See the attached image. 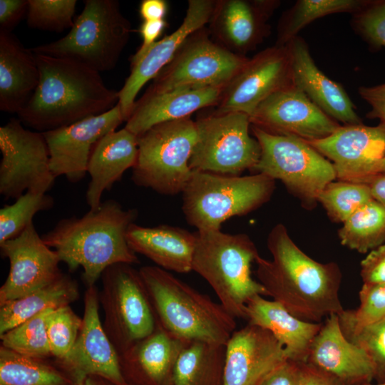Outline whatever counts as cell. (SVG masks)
Masks as SVG:
<instances>
[{
	"mask_svg": "<svg viewBox=\"0 0 385 385\" xmlns=\"http://www.w3.org/2000/svg\"><path fill=\"white\" fill-rule=\"evenodd\" d=\"M267 245L272 260L259 255L256 276L268 296L289 313L310 322L320 323L344 311L339 297L342 272L336 262H319L304 253L282 224L273 227Z\"/></svg>",
	"mask_w": 385,
	"mask_h": 385,
	"instance_id": "obj_1",
	"label": "cell"
},
{
	"mask_svg": "<svg viewBox=\"0 0 385 385\" xmlns=\"http://www.w3.org/2000/svg\"><path fill=\"white\" fill-rule=\"evenodd\" d=\"M34 53L39 81L17 114L24 125L43 133L102 114L118 104V91L108 88L97 71L73 59Z\"/></svg>",
	"mask_w": 385,
	"mask_h": 385,
	"instance_id": "obj_2",
	"label": "cell"
},
{
	"mask_svg": "<svg viewBox=\"0 0 385 385\" xmlns=\"http://www.w3.org/2000/svg\"><path fill=\"white\" fill-rule=\"evenodd\" d=\"M138 215L136 209H125L116 200H108L81 217L60 220L41 237L70 271L83 269L82 277L88 287L96 285L113 265L140 262L126 239Z\"/></svg>",
	"mask_w": 385,
	"mask_h": 385,
	"instance_id": "obj_3",
	"label": "cell"
},
{
	"mask_svg": "<svg viewBox=\"0 0 385 385\" xmlns=\"http://www.w3.org/2000/svg\"><path fill=\"white\" fill-rule=\"evenodd\" d=\"M139 272L165 329L186 341L226 345L236 330V318L220 302L158 266H143Z\"/></svg>",
	"mask_w": 385,
	"mask_h": 385,
	"instance_id": "obj_4",
	"label": "cell"
},
{
	"mask_svg": "<svg viewBox=\"0 0 385 385\" xmlns=\"http://www.w3.org/2000/svg\"><path fill=\"white\" fill-rule=\"evenodd\" d=\"M195 233L192 271L207 282L231 315L245 319L248 300L257 294L268 296L252 277V263L260 255L255 244L244 233L233 235L221 230Z\"/></svg>",
	"mask_w": 385,
	"mask_h": 385,
	"instance_id": "obj_5",
	"label": "cell"
},
{
	"mask_svg": "<svg viewBox=\"0 0 385 385\" xmlns=\"http://www.w3.org/2000/svg\"><path fill=\"white\" fill-rule=\"evenodd\" d=\"M274 186L275 180L262 173L242 176L192 170L182 192V210L197 231L220 230L230 217L266 203Z\"/></svg>",
	"mask_w": 385,
	"mask_h": 385,
	"instance_id": "obj_6",
	"label": "cell"
},
{
	"mask_svg": "<svg viewBox=\"0 0 385 385\" xmlns=\"http://www.w3.org/2000/svg\"><path fill=\"white\" fill-rule=\"evenodd\" d=\"M132 32L116 0H86L81 13L63 38L31 48L35 53L66 58L98 72L112 70Z\"/></svg>",
	"mask_w": 385,
	"mask_h": 385,
	"instance_id": "obj_7",
	"label": "cell"
},
{
	"mask_svg": "<svg viewBox=\"0 0 385 385\" xmlns=\"http://www.w3.org/2000/svg\"><path fill=\"white\" fill-rule=\"evenodd\" d=\"M138 137V153L131 179L161 195L183 192L192 170L189 162L197 140L190 117L157 124Z\"/></svg>",
	"mask_w": 385,
	"mask_h": 385,
	"instance_id": "obj_8",
	"label": "cell"
},
{
	"mask_svg": "<svg viewBox=\"0 0 385 385\" xmlns=\"http://www.w3.org/2000/svg\"><path fill=\"white\" fill-rule=\"evenodd\" d=\"M260 146L253 171L279 180L307 207H312L325 186L337 179L333 164L306 140L275 135L251 125Z\"/></svg>",
	"mask_w": 385,
	"mask_h": 385,
	"instance_id": "obj_9",
	"label": "cell"
},
{
	"mask_svg": "<svg viewBox=\"0 0 385 385\" xmlns=\"http://www.w3.org/2000/svg\"><path fill=\"white\" fill-rule=\"evenodd\" d=\"M101 279L103 326L120 355L154 332L156 316L140 273L132 265H113Z\"/></svg>",
	"mask_w": 385,
	"mask_h": 385,
	"instance_id": "obj_10",
	"label": "cell"
},
{
	"mask_svg": "<svg viewBox=\"0 0 385 385\" xmlns=\"http://www.w3.org/2000/svg\"><path fill=\"white\" fill-rule=\"evenodd\" d=\"M195 123L197 140L189 162L192 170L240 175L254 170L261 150L250 134L249 115L213 111Z\"/></svg>",
	"mask_w": 385,
	"mask_h": 385,
	"instance_id": "obj_11",
	"label": "cell"
},
{
	"mask_svg": "<svg viewBox=\"0 0 385 385\" xmlns=\"http://www.w3.org/2000/svg\"><path fill=\"white\" fill-rule=\"evenodd\" d=\"M205 27L190 34L145 92L180 87L223 89L249 61L217 43Z\"/></svg>",
	"mask_w": 385,
	"mask_h": 385,
	"instance_id": "obj_12",
	"label": "cell"
},
{
	"mask_svg": "<svg viewBox=\"0 0 385 385\" xmlns=\"http://www.w3.org/2000/svg\"><path fill=\"white\" fill-rule=\"evenodd\" d=\"M0 194L17 199L26 192L46 193L56 178L43 133L24 127L12 118L0 127Z\"/></svg>",
	"mask_w": 385,
	"mask_h": 385,
	"instance_id": "obj_13",
	"label": "cell"
},
{
	"mask_svg": "<svg viewBox=\"0 0 385 385\" xmlns=\"http://www.w3.org/2000/svg\"><path fill=\"white\" fill-rule=\"evenodd\" d=\"M294 85L286 46L267 48L250 58L222 89L215 111L241 112L250 116L274 93Z\"/></svg>",
	"mask_w": 385,
	"mask_h": 385,
	"instance_id": "obj_14",
	"label": "cell"
},
{
	"mask_svg": "<svg viewBox=\"0 0 385 385\" xmlns=\"http://www.w3.org/2000/svg\"><path fill=\"white\" fill-rule=\"evenodd\" d=\"M250 120L251 125L270 133L306 141L324 138L341 126L294 84L267 98Z\"/></svg>",
	"mask_w": 385,
	"mask_h": 385,
	"instance_id": "obj_15",
	"label": "cell"
},
{
	"mask_svg": "<svg viewBox=\"0 0 385 385\" xmlns=\"http://www.w3.org/2000/svg\"><path fill=\"white\" fill-rule=\"evenodd\" d=\"M0 248L9 261L8 276L0 288V305L38 290L63 274L57 252L45 243L33 222L16 238L1 243Z\"/></svg>",
	"mask_w": 385,
	"mask_h": 385,
	"instance_id": "obj_16",
	"label": "cell"
},
{
	"mask_svg": "<svg viewBox=\"0 0 385 385\" xmlns=\"http://www.w3.org/2000/svg\"><path fill=\"white\" fill-rule=\"evenodd\" d=\"M99 304L96 286L87 287L82 325L77 340L63 359L54 361L75 383L88 375H97L116 385H128L121 374L119 355L101 322Z\"/></svg>",
	"mask_w": 385,
	"mask_h": 385,
	"instance_id": "obj_17",
	"label": "cell"
},
{
	"mask_svg": "<svg viewBox=\"0 0 385 385\" xmlns=\"http://www.w3.org/2000/svg\"><path fill=\"white\" fill-rule=\"evenodd\" d=\"M123 121L118 103L102 114L43 132L50 155V168L55 178L64 176L73 183L84 178L94 145Z\"/></svg>",
	"mask_w": 385,
	"mask_h": 385,
	"instance_id": "obj_18",
	"label": "cell"
},
{
	"mask_svg": "<svg viewBox=\"0 0 385 385\" xmlns=\"http://www.w3.org/2000/svg\"><path fill=\"white\" fill-rule=\"evenodd\" d=\"M307 142L331 160L337 179L366 183L385 156V124L341 125L324 138Z\"/></svg>",
	"mask_w": 385,
	"mask_h": 385,
	"instance_id": "obj_19",
	"label": "cell"
},
{
	"mask_svg": "<svg viewBox=\"0 0 385 385\" xmlns=\"http://www.w3.org/2000/svg\"><path fill=\"white\" fill-rule=\"evenodd\" d=\"M279 4L277 0H215L209 33L228 51L245 56L268 36L267 22Z\"/></svg>",
	"mask_w": 385,
	"mask_h": 385,
	"instance_id": "obj_20",
	"label": "cell"
},
{
	"mask_svg": "<svg viewBox=\"0 0 385 385\" xmlns=\"http://www.w3.org/2000/svg\"><path fill=\"white\" fill-rule=\"evenodd\" d=\"M215 0H189L183 22L170 34L153 43L145 53L130 63V73L118 91V105L124 120L130 116L135 98L150 80L171 61L185 39L208 24Z\"/></svg>",
	"mask_w": 385,
	"mask_h": 385,
	"instance_id": "obj_21",
	"label": "cell"
},
{
	"mask_svg": "<svg viewBox=\"0 0 385 385\" xmlns=\"http://www.w3.org/2000/svg\"><path fill=\"white\" fill-rule=\"evenodd\" d=\"M225 347L224 385H257L289 359L270 332L250 323L235 330Z\"/></svg>",
	"mask_w": 385,
	"mask_h": 385,
	"instance_id": "obj_22",
	"label": "cell"
},
{
	"mask_svg": "<svg viewBox=\"0 0 385 385\" xmlns=\"http://www.w3.org/2000/svg\"><path fill=\"white\" fill-rule=\"evenodd\" d=\"M345 385L374 381L373 365L364 351L343 334L337 314L327 317L310 346L307 362Z\"/></svg>",
	"mask_w": 385,
	"mask_h": 385,
	"instance_id": "obj_23",
	"label": "cell"
},
{
	"mask_svg": "<svg viewBox=\"0 0 385 385\" xmlns=\"http://www.w3.org/2000/svg\"><path fill=\"white\" fill-rule=\"evenodd\" d=\"M190 342L173 336L157 321L154 332L119 355L128 385H172L179 354Z\"/></svg>",
	"mask_w": 385,
	"mask_h": 385,
	"instance_id": "obj_24",
	"label": "cell"
},
{
	"mask_svg": "<svg viewBox=\"0 0 385 385\" xmlns=\"http://www.w3.org/2000/svg\"><path fill=\"white\" fill-rule=\"evenodd\" d=\"M285 46L290 55L294 86L336 121L344 125L362 123L344 87L317 66L305 41L297 36Z\"/></svg>",
	"mask_w": 385,
	"mask_h": 385,
	"instance_id": "obj_25",
	"label": "cell"
},
{
	"mask_svg": "<svg viewBox=\"0 0 385 385\" xmlns=\"http://www.w3.org/2000/svg\"><path fill=\"white\" fill-rule=\"evenodd\" d=\"M222 89L180 87L162 93H147L135 101L125 128L139 136L151 127L188 117L218 103Z\"/></svg>",
	"mask_w": 385,
	"mask_h": 385,
	"instance_id": "obj_26",
	"label": "cell"
},
{
	"mask_svg": "<svg viewBox=\"0 0 385 385\" xmlns=\"http://www.w3.org/2000/svg\"><path fill=\"white\" fill-rule=\"evenodd\" d=\"M138 153V137L125 127L102 137L94 145L88 163L91 177L86 198L90 210L101 204L105 191L121 180L124 173L135 165Z\"/></svg>",
	"mask_w": 385,
	"mask_h": 385,
	"instance_id": "obj_27",
	"label": "cell"
},
{
	"mask_svg": "<svg viewBox=\"0 0 385 385\" xmlns=\"http://www.w3.org/2000/svg\"><path fill=\"white\" fill-rule=\"evenodd\" d=\"M126 239L135 253L148 257L160 268L178 273L192 271L195 232L168 225L144 227L134 222L127 231Z\"/></svg>",
	"mask_w": 385,
	"mask_h": 385,
	"instance_id": "obj_28",
	"label": "cell"
},
{
	"mask_svg": "<svg viewBox=\"0 0 385 385\" xmlns=\"http://www.w3.org/2000/svg\"><path fill=\"white\" fill-rule=\"evenodd\" d=\"M246 320L270 332L284 346L289 360L306 363L312 343L322 323L302 320L280 303L262 295L251 297L246 304Z\"/></svg>",
	"mask_w": 385,
	"mask_h": 385,
	"instance_id": "obj_29",
	"label": "cell"
},
{
	"mask_svg": "<svg viewBox=\"0 0 385 385\" xmlns=\"http://www.w3.org/2000/svg\"><path fill=\"white\" fill-rule=\"evenodd\" d=\"M39 81L34 53L9 31L0 29V110L19 113Z\"/></svg>",
	"mask_w": 385,
	"mask_h": 385,
	"instance_id": "obj_30",
	"label": "cell"
},
{
	"mask_svg": "<svg viewBox=\"0 0 385 385\" xmlns=\"http://www.w3.org/2000/svg\"><path fill=\"white\" fill-rule=\"evenodd\" d=\"M80 296L78 284L63 274L53 282L0 305V336L47 309L70 305Z\"/></svg>",
	"mask_w": 385,
	"mask_h": 385,
	"instance_id": "obj_31",
	"label": "cell"
},
{
	"mask_svg": "<svg viewBox=\"0 0 385 385\" xmlns=\"http://www.w3.org/2000/svg\"><path fill=\"white\" fill-rule=\"evenodd\" d=\"M225 345L190 342L178 356L172 385H224Z\"/></svg>",
	"mask_w": 385,
	"mask_h": 385,
	"instance_id": "obj_32",
	"label": "cell"
},
{
	"mask_svg": "<svg viewBox=\"0 0 385 385\" xmlns=\"http://www.w3.org/2000/svg\"><path fill=\"white\" fill-rule=\"evenodd\" d=\"M72 377L48 359L32 358L0 346V385H74Z\"/></svg>",
	"mask_w": 385,
	"mask_h": 385,
	"instance_id": "obj_33",
	"label": "cell"
},
{
	"mask_svg": "<svg viewBox=\"0 0 385 385\" xmlns=\"http://www.w3.org/2000/svg\"><path fill=\"white\" fill-rule=\"evenodd\" d=\"M368 0H298L285 11L277 25L276 46H284L312 21L338 13L354 14L361 10Z\"/></svg>",
	"mask_w": 385,
	"mask_h": 385,
	"instance_id": "obj_34",
	"label": "cell"
},
{
	"mask_svg": "<svg viewBox=\"0 0 385 385\" xmlns=\"http://www.w3.org/2000/svg\"><path fill=\"white\" fill-rule=\"evenodd\" d=\"M342 245L367 253L385 243V208L374 199L364 205L339 230Z\"/></svg>",
	"mask_w": 385,
	"mask_h": 385,
	"instance_id": "obj_35",
	"label": "cell"
},
{
	"mask_svg": "<svg viewBox=\"0 0 385 385\" xmlns=\"http://www.w3.org/2000/svg\"><path fill=\"white\" fill-rule=\"evenodd\" d=\"M51 310L41 312L1 335V346L29 357L52 356L46 332V319Z\"/></svg>",
	"mask_w": 385,
	"mask_h": 385,
	"instance_id": "obj_36",
	"label": "cell"
},
{
	"mask_svg": "<svg viewBox=\"0 0 385 385\" xmlns=\"http://www.w3.org/2000/svg\"><path fill=\"white\" fill-rule=\"evenodd\" d=\"M367 183L339 180L332 181L317 197L329 217L337 222H344L354 212L372 200Z\"/></svg>",
	"mask_w": 385,
	"mask_h": 385,
	"instance_id": "obj_37",
	"label": "cell"
},
{
	"mask_svg": "<svg viewBox=\"0 0 385 385\" xmlns=\"http://www.w3.org/2000/svg\"><path fill=\"white\" fill-rule=\"evenodd\" d=\"M54 199L46 193L26 192L0 209V244L16 238L33 222L35 215L48 210Z\"/></svg>",
	"mask_w": 385,
	"mask_h": 385,
	"instance_id": "obj_38",
	"label": "cell"
},
{
	"mask_svg": "<svg viewBox=\"0 0 385 385\" xmlns=\"http://www.w3.org/2000/svg\"><path fill=\"white\" fill-rule=\"evenodd\" d=\"M82 318L70 305L53 309L46 319V332L52 356L63 359L71 351L78 337Z\"/></svg>",
	"mask_w": 385,
	"mask_h": 385,
	"instance_id": "obj_39",
	"label": "cell"
},
{
	"mask_svg": "<svg viewBox=\"0 0 385 385\" xmlns=\"http://www.w3.org/2000/svg\"><path fill=\"white\" fill-rule=\"evenodd\" d=\"M360 304L339 316L342 329H359L385 320V285L363 284L359 293Z\"/></svg>",
	"mask_w": 385,
	"mask_h": 385,
	"instance_id": "obj_40",
	"label": "cell"
},
{
	"mask_svg": "<svg viewBox=\"0 0 385 385\" xmlns=\"http://www.w3.org/2000/svg\"><path fill=\"white\" fill-rule=\"evenodd\" d=\"M76 0H29L27 24L32 29L61 32L72 28Z\"/></svg>",
	"mask_w": 385,
	"mask_h": 385,
	"instance_id": "obj_41",
	"label": "cell"
},
{
	"mask_svg": "<svg viewBox=\"0 0 385 385\" xmlns=\"http://www.w3.org/2000/svg\"><path fill=\"white\" fill-rule=\"evenodd\" d=\"M342 331L369 356L374 368V381L376 384L385 383V320L359 329H342Z\"/></svg>",
	"mask_w": 385,
	"mask_h": 385,
	"instance_id": "obj_42",
	"label": "cell"
},
{
	"mask_svg": "<svg viewBox=\"0 0 385 385\" xmlns=\"http://www.w3.org/2000/svg\"><path fill=\"white\" fill-rule=\"evenodd\" d=\"M351 26L371 47H385V0H368L352 14Z\"/></svg>",
	"mask_w": 385,
	"mask_h": 385,
	"instance_id": "obj_43",
	"label": "cell"
},
{
	"mask_svg": "<svg viewBox=\"0 0 385 385\" xmlns=\"http://www.w3.org/2000/svg\"><path fill=\"white\" fill-rule=\"evenodd\" d=\"M363 284L385 285V243L368 252L361 262Z\"/></svg>",
	"mask_w": 385,
	"mask_h": 385,
	"instance_id": "obj_44",
	"label": "cell"
},
{
	"mask_svg": "<svg viewBox=\"0 0 385 385\" xmlns=\"http://www.w3.org/2000/svg\"><path fill=\"white\" fill-rule=\"evenodd\" d=\"M300 363L287 360L269 372L257 385H299Z\"/></svg>",
	"mask_w": 385,
	"mask_h": 385,
	"instance_id": "obj_45",
	"label": "cell"
},
{
	"mask_svg": "<svg viewBox=\"0 0 385 385\" xmlns=\"http://www.w3.org/2000/svg\"><path fill=\"white\" fill-rule=\"evenodd\" d=\"M360 96L370 106L366 114L370 119L377 118L385 124V83L375 86H361L358 88Z\"/></svg>",
	"mask_w": 385,
	"mask_h": 385,
	"instance_id": "obj_46",
	"label": "cell"
},
{
	"mask_svg": "<svg viewBox=\"0 0 385 385\" xmlns=\"http://www.w3.org/2000/svg\"><path fill=\"white\" fill-rule=\"evenodd\" d=\"M28 8L29 0H0V29L11 31Z\"/></svg>",
	"mask_w": 385,
	"mask_h": 385,
	"instance_id": "obj_47",
	"label": "cell"
},
{
	"mask_svg": "<svg viewBox=\"0 0 385 385\" xmlns=\"http://www.w3.org/2000/svg\"><path fill=\"white\" fill-rule=\"evenodd\" d=\"M168 24L165 19L143 21L139 28V33L143 42L136 53L130 59V63L142 57L149 48L155 43L161 36Z\"/></svg>",
	"mask_w": 385,
	"mask_h": 385,
	"instance_id": "obj_48",
	"label": "cell"
},
{
	"mask_svg": "<svg viewBox=\"0 0 385 385\" xmlns=\"http://www.w3.org/2000/svg\"><path fill=\"white\" fill-rule=\"evenodd\" d=\"M299 385H345L336 377L308 363H300Z\"/></svg>",
	"mask_w": 385,
	"mask_h": 385,
	"instance_id": "obj_49",
	"label": "cell"
},
{
	"mask_svg": "<svg viewBox=\"0 0 385 385\" xmlns=\"http://www.w3.org/2000/svg\"><path fill=\"white\" fill-rule=\"evenodd\" d=\"M168 5L165 0H143L139 6V13L143 21L165 19Z\"/></svg>",
	"mask_w": 385,
	"mask_h": 385,
	"instance_id": "obj_50",
	"label": "cell"
},
{
	"mask_svg": "<svg viewBox=\"0 0 385 385\" xmlns=\"http://www.w3.org/2000/svg\"><path fill=\"white\" fill-rule=\"evenodd\" d=\"M373 199L385 208V174H379L371 178L366 183Z\"/></svg>",
	"mask_w": 385,
	"mask_h": 385,
	"instance_id": "obj_51",
	"label": "cell"
},
{
	"mask_svg": "<svg viewBox=\"0 0 385 385\" xmlns=\"http://www.w3.org/2000/svg\"><path fill=\"white\" fill-rule=\"evenodd\" d=\"M74 385H116L111 381L97 375H88Z\"/></svg>",
	"mask_w": 385,
	"mask_h": 385,
	"instance_id": "obj_52",
	"label": "cell"
},
{
	"mask_svg": "<svg viewBox=\"0 0 385 385\" xmlns=\"http://www.w3.org/2000/svg\"><path fill=\"white\" fill-rule=\"evenodd\" d=\"M372 173L373 176L379 174H385V156L376 162Z\"/></svg>",
	"mask_w": 385,
	"mask_h": 385,
	"instance_id": "obj_53",
	"label": "cell"
},
{
	"mask_svg": "<svg viewBox=\"0 0 385 385\" xmlns=\"http://www.w3.org/2000/svg\"><path fill=\"white\" fill-rule=\"evenodd\" d=\"M361 385H385V383H382V384H374L372 382L371 383H367V384H361Z\"/></svg>",
	"mask_w": 385,
	"mask_h": 385,
	"instance_id": "obj_54",
	"label": "cell"
}]
</instances>
